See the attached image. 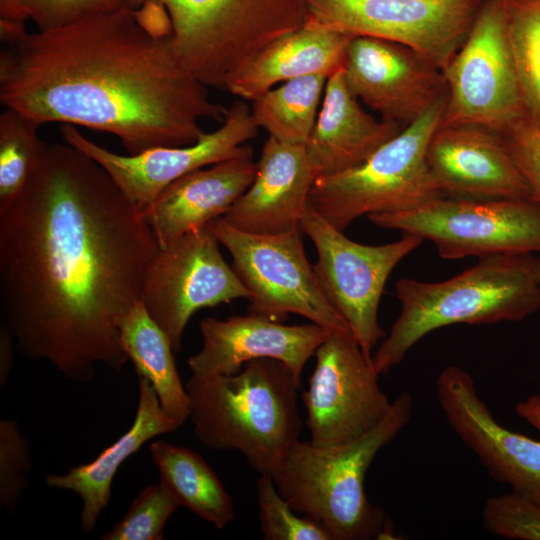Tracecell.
<instances>
[{
    "instance_id": "1",
    "label": "cell",
    "mask_w": 540,
    "mask_h": 540,
    "mask_svg": "<svg viewBox=\"0 0 540 540\" xmlns=\"http://www.w3.org/2000/svg\"><path fill=\"white\" fill-rule=\"evenodd\" d=\"M160 250L142 210L93 158L48 145L23 192L0 210L2 324L18 351L67 379L129 361L121 324Z\"/></svg>"
},
{
    "instance_id": "2",
    "label": "cell",
    "mask_w": 540,
    "mask_h": 540,
    "mask_svg": "<svg viewBox=\"0 0 540 540\" xmlns=\"http://www.w3.org/2000/svg\"><path fill=\"white\" fill-rule=\"evenodd\" d=\"M0 102L39 125L117 137L127 154L195 143L228 108L180 62L164 7L149 1L63 28L26 32L0 53Z\"/></svg>"
},
{
    "instance_id": "3",
    "label": "cell",
    "mask_w": 540,
    "mask_h": 540,
    "mask_svg": "<svg viewBox=\"0 0 540 540\" xmlns=\"http://www.w3.org/2000/svg\"><path fill=\"white\" fill-rule=\"evenodd\" d=\"M185 387L196 438L240 452L260 475L273 476L300 440L301 385L276 359L249 361L230 375H191Z\"/></svg>"
},
{
    "instance_id": "4",
    "label": "cell",
    "mask_w": 540,
    "mask_h": 540,
    "mask_svg": "<svg viewBox=\"0 0 540 540\" xmlns=\"http://www.w3.org/2000/svg\"><path fill=\"white\" fill-rule=\"evenodd\" d=\"M531 254L479 258L462 273L440 282L400 278L395 296L401 311L372 363L379 375L402 362L430 332L453 324L520 321L540 308V283Z\"/></svg>"
},
{
    "instance_id": "5",
    "label": "cell",
    "mask_w": 540,
    "mask_h": 540,
    "mask_svg": "<svg viewBox=\"0 0 540 540\" xmlns=\"http://www.w3.org/2000/svg\"><path fill=\"white\" fill-rule=\"evenodd\" d=\"M412 410V397L405 391L356 440L333 447L299 440L272 476L277 490L298 514L325 527L332 540L394 539L391 520L368 500L364 481L377 453L408 424Z\"/></svg>"
},
{
    "instance_id": "6",
    "label": "cell",
    "mask_w": 540,
    "mask_h": 540,
    "mask_svg": "<svg viewBox=\"0 0 540 540\" xmlns=\"http://www.w3.org/2000/svg\"><path fill=\"white\" fill-rule=\"evenodd\" d=\"M445 103L433 106L361 165L320 175L310 191L312 207L344 231L363 215L406 211L444 196L427 165L426 150Z\"/></svg>"
},
{
    "instance_id": "7",
    "label": "cell",
    "mask_w": 540,
    "mask_h": 540,
    "mask_svg": "<svg viewBox=\"0 0 540 540\" xmlns=\"http://www.w3.org/2000/svg\"><path fill=\"white\" fill-rule=\"evenodd\" d=\"M206 227L231 254L232 268L249 292L247 314L283 322L294 313L329 331L350 329L318 285L300 226L280 234H253L219 217Z\"/></svg>"
},
{
    "instance_id": "8",
    "label": "cell",
    "mask_w": 540,
    "mask_h": 540,
    "mask_svg": "<svg viewBox=\"0 0 540 540\" xmlns=\"http://www.w3.org/2000/svg\"><path fill=\"white\" fill-rule=\"evenodd\" d=\"M385 229L431 241L444 259L540 254V201L442 196L416 208L368 215Z\"/></svg>"
},
{
    "instance_id": "9",
    "label": "cell",
    "mask_w": 540,
    "mask_h": 540,
    "mask_svg": "<svg viewBox=\"0 0 540 540\" xmlns=\"http://www.w3.org/2000/svg\"><path fill=\"white\" fill-rule=\"evenodd\" d=\"M299 226L317 251V261L312 266L322 293L346 320L364 353L372 358L373 349L386 336L378 322L385 284L397 264L424 240L403 233L401 239L392 243L361 244L331 225L310 202Z\"/></svg>"
},
{
    "instance_id": "10",
    "label": "cell",
    "mask_w": 540,
    "mask_h": 540,
    "mask_svg": "<svg viewBox=\"0 0 540 540\" xmlns=\"http://www.w3.org/2000/svg\"><path fill=\"white\" fill-rule=\"evenodd\" d=\"M440 125H479L503 134L527 117L502 0H483L463 45L443 70Z\"/></svg>"
},
{
    "instance_id": "11",
    "label": "cell",
    "mask_w": 540,
    "mask_h": 540,
    "mask_svg": "<svg viewBox=\"0 0 540 540\" xmlns=\"http://www.w3.org/2000/svg\"><path fill=\"white\" fill-rule=\"evenodd\" d=\"M314 356L315 367L302 395L309 442L333 447L358 439L392 405L379 386L372 358L350 329L330 332Z\"/></svg>"
},
{
    "instance_id": "12",
    "label": "cell",
    "mask_w": 540,
    "mask_h": 540,
    "mask_svg": "<svg viewBox=\"0 0 540 540\" xmlns=\"http://www.w3.org/2000/svg\"><path fill=\"white\" fill-rule=\"evenodd\" d=\"M483 0H307L309 16L350 36L415 50L442 72L463 45Z\"/></svg>"
},
{
    "instance_id": "13",
    "label": "cell",
    "mask_w": 540,
    "mask_h": 540,
    "mask_svg": "<svg viewBox=\"0 0 540 540\" xmlns=\"http://www.w3.org/2000/svg\"><path fill=\"white\" fill-rule=\"evenodd\" d=\"M248 297L221 255L216 236L205 226L160 248L147 272L141 302L178 353L195 312Z\"/></svg>"
},
{
    "instance_id": "14",
    "label": "cell",
    "mask_w": 540,
    "mask_h": 540,
    "mask_svg": "<svg viewBox=\"0 0 540 540\" xmlns=\"http://www.w3.org/2000/svg\"><path fill=\"white\" fill-rule=\"evenodd\" d=\"M251 109L235 101L225 120L193 144L158 147L135 155L112 152L80 133L76 126L61 125L64 141L98 162L121 191L141 210L150 206L171 183L200 168L252 152L245 143L258 135Z\"/></svg>"
},
{
    "instance_id": "15",
    "label": "cell",
    "mask_w": 540,
    "mask_h": 540,
    "mask_svg": "<svg viewBox=\"0 0 540 540\" xmlns=\"http://www.w3.org/2000/svg\"><path fill=\"white\" fill-rule=\"evenodd\" d=\"M343 75L352 95L404 128L447 99L439 68L410 47L375 37L351 38Z\"/></svg>"
},
{
    "instance_id": "16",
    "label": "cell",
    "mask_w": 540,
    "mask_h": 540,
    "mask_svg": "<svg viewBox=\"0 0 540 540\" xmlns=\"http://www.w3.org/2000/svg\"><path fill=\"white\" fill-rule=\"evenodd\" d=\"M436 395L448 425L488 473L540 505V440L497 422L472 376L457 366L438 375Z\"/></svg>"
},
{
    "instance_id": "17",
    "label": "cell",
    "mask_w": 540,
    "mask_h": 540,
    "mask_svg": "<svg viewBox=\"0 0 540 540\" xmlns=\"http://www.w3.org/2000/svg\"><path fill=\"white\" fill-rule=\"evenodd\" d=\"M426 161L444 196L535 199L505 137L492 129L439 123L429 140Z\"/></svg>"
},
{
    "instance_id": "18",
    "label": "cell",
    "mask_w": 540,
    "mask_h": 540,
    "mask_svg": "<svg viewBox=\"0 0 540 540\" xmlns=\"http://www.w3.org/2000/svg\"><path fill=\"white\" fill-rule=\"evenodd\" d=\"M202 347L188 358L194 376L230 375L260 358L284 363L301 385L303 369L330 332L315 323L286 325L247 314L200 322Z\"/></svg>"
},
{
    "instance_id": "19",
    "label": "cell",
    "mask_w": 540,
    "mask_h": 540,
    "mask_svg": "<svg viewBox=\"0 0 540 540\" xmlns=\"http://www.w3.org/2000/svg\"><path fill=\"white\" fill-rule=\"evenodd\" d=\"M253 182L222 218L253 234H280L299 227L321 169L306 144L268 137Z\"/></svg>"
},
{
    "instance_id": "20",
    "label": "cell",
    "mask_w": 540,
    "mask_h": 540,
    "mask_svg": "<svg viewBox=\"0 0 540 540\" xmlns=\"http://www.w3.org/2000/svg\"><path fill=\"white\" fill-rule=\"evenodd\" d=\"M253 151L194 170L142 210L160 248L224 216L254 180Z\"/></svg>"
},
{
    "instance_id": "21",
    "label": "cell",
    "mask_w": 540,
    "mask_h": 540,
    "mask_svg": "<svg viewBox=\"0 0 540 540\" xmlns=\"http://www.w3.org/2000/svg\"><path fill=\"white\" fill-rule=\"evenodd\" d=\"M352 37L308 16L300 27L264 46L226 91L252 101L292 79L317 74L329 77L343 67Z\"/></svg>"
},
{
    "instance_id": "22",
    "label": "cell",
    "mask_w": 540,
    "mask_h": 540,
    "mask_svg": "<svg viewBox=\"0 0 540 540\" xmlns=\"http://www.w3.org/2000/svg\"><path fill=\"white\" fill-rule=\"evenodd\" d=\"M403 129L376 119L361 106L345 84L342 67L327 78L306 147L321 175H331L361 165Z\"/></svg>"
},
{
    "instance_id": "23",
    "label": "cell",
    "mask_w": 540,
    "mask_h": 540,
    "mask_svg": "<svg viewBox=\"0 0 540 540\" xmlns=\"http://www.w3.org/2000/svg\"><path fill=\"white\" fill-rule=\"evenodd\" d=\"M139 398L131 427L93 461L70 468L65 474H50L49 487L72 491L82 501L80 522L91 532L109 504L115 474L130 456L157 436L176 431L180 426L162 409L149 381L138 377Z\"/></svg>"
},
{
    "instance_id": "24",
    "label": "cell",
    "mask_w": 540,
    "mask_h": 540,
    "mask_svg": "<svg viewBox=\"0 0 540 540\" xmlns=\"http://www.w3.org/2000/svg\"><path fill=\"white\" fill-rule=\"evenodd\" d=\"M149 1L167 12L182 65L207 87L226 90L238 70L222 0H131L130 6Z\"/></svg>"
},
{
    "instance_id": "25",
    "label": "cell",
    "mask_w": 540,
    "mask_h": 540,
    "mask_svg": "<svg viewBox=\"0 0 540 540\" xmlns=\"http://www.w3.org/2000/svg\"><path fill=\"white\" fill-rule=\"evenodd\" d=\"M121 342L138 377L150 382L162 409L182 426L190 415L186 387L178 374L168 336L142 302L125 316L121 324Z\"/></svg>"
},
{
    "instance_id": "26",
    "label": "cell",
    "mask_w": 540,
    "mask_h": 540,
    "mask_svg": "<svg viewBox=\"0 0 540 540\" xmlns=\"http://www.w3.org/2000/svg\"><path fill=\"white\" fill-rule=\"evenodd\" d=\"M162 483L180 506L223 529L235 518L234 503L212 467L196 452L162 440L149 445Z\"/></svg>"
},
{
    "instance_id": "27",
    "label": "cell",
    "mask_w": 540,
    "mask_h": 540,
    "mask_svg": "<svg viewBox=\"0 0 540 540\" xmlns=\"http://www.w3.org/2000/svg\"><path fill=\"white\" fill-rule=\"evenodd\" d=\"M308 75L279 84L252 100L251 116L270 137L306 144L314 128L327 81Z\"/></svg>"
},
{
    "instance_id": "28",
    "label": "cell",
    "mask_w": 540,
    "mask_h": 540,
    "mask_svg": "<svg viewBox=\"0 0 540 540\" xmlns=\"http://www.w3.org/2000/svg\"><path fill=\"white\" fill-rule=\"evenodd\" d=\"M222 3L238 74L264 46L300 27L309 16L307 0H222Z\"/></svg>"
},
{
    "instance_id": "29",
    "label": "cell",
    "mask_w": 540,
    "mask_h": 540,
    "mask_svg": "<svg viewBox=\"0 0 540 540\" xmlns=\"http://www.w3.org/2000/svg\"><path fill=\"white\" fill-rule=\"evenodd\" d=\"M40 126L14 109L0 114V210L23 192L48 146Z\"/></svg>"
},
{
    "instance_id": "30",
    "label": "cell",
    "mask_w": 540,
    "mask_h": 540,
    "mask_svg": "<svg viewBox=\"0 0 540 540\" xmlns=\"http://www.w3.org/2000/svg\"><path fill=\"white\" fill-rule=\"evenodd\" d=\"M527 118L540 127V0H502Z\"/></svg>"
},
{
    "instance_id": "31",
    "label": "cell",
    "mask_w": 540,
    "mask_h": 540,
    "mask_svg": "<svg viewBox=\"0 0 540 540\" xmlns=\"http://www.w3.org/2000/svg\"><path fill=\"white\" fill-rule=\"evenodd\" d=\"M260 529L266 540H332L328 530L302 517L276 488L273 477L262 474L256 483Z\"/></svg>"
},
{
    "instance_id": "32",
    "label": "cell",
    "mask_w": 540,
    "mask_h": 540,
    "mask_svg": "<svg viewBox=\"0 0 540 540\" xmlns=\"http://www.w3.org/2000/svg\"><path fill=\"white\" fill-rule=\"evenodd\" d=\"M177 499L162 484L143 488L123 518L102 540H162L167 521L179 507Z\"/></svg>"
},
{
    "instance_id": "33",
    "label": "cell",
    "mask_w": 540,
    "mask_h": 540,
    "mask_svg": "<svg viewBox=\"0 0 540 540\" xmlns=\"http://www.w3.org/2000/svg\"><path fill=\"white\" fill-rule=\"evenodd\" d=\"M482 517L484 527L494 535L513 540H540V505L516 492L488 498Z\"/></svg>"
},
{
    "instance_id": "34",
    "label": "cell",
    "mask_w": 540,
    "mask_h": 540,
    "mask_svg": "<svg viewBox=\"0 0 540 540\" xmlns=\"http://www.w3.org/2000/svg\"><path fill=\"white\" fill-rule=\"evenodd\" d=\"M28 440L18 424L8 418L0 420V504L14 513L27 489L31 469Z\"/></svg>"
},
{
    "instance_id": "35",
    "label": "cell",
    "mask_w": 540,
    "mask_h": 540,
    "mask_svg": "<svg viewBox=\"0 0 540 540\" xmlns=\"http://www.w3.org/2000/svg\"><path fill=\"white\" fill-rule=\"evenodd\" d=\"M131 0H23L39 31H49L105 16L130 6Z\"/></svg>"
},
{
    "instance_id": "36",
    "label": "cell",
    "mask_w": 540,
    "mask_h": 540,
    "mask_svg": "<svg viewBox=\"0 0 540 540\" xmlns=\"http://www.w3.org/2000/svg\"><path fill=\"white\" fill-rule=\"evenodd\" d=\"M512 156L540 201V127L525 117L504 133Z\"/></svg>"
},
{
    "instance_id": "37",
    "label": "cell",
    "mask_w": 540,
    "mask_h": 540,
    "mask_svg": "<svg viewBox=\"0 0 540 540\" xmlns=\"http://www.w3.org/2000/svg\"><path fill=\"white\" fill-rule=\"evenodd\" d=\"M14 338L10 331L1 324L0 327V386L3 387L14 365Z\"/></svg>"
},
{
    "instance_id": "38",
    "label": "cell",
    "mask_w": 540,
    "mask_h": 540,
    "mask_svg": "<svg viewBox=\"0 0 540 540\" xmlns=\"http://www.w3.org/2000/svg\"><path fill=\"white\" fill-rule=\"evenodd\" d=\"M517 415L540 432V393L519 401L515 406Z\"/></svg>"
},
{
    "instance_id": "39",
    "label": "cell",
    "mask_w": 540,
    "mask_h": 540,
    "mask_svg": "<svg viewBox=\"0 0 540 540\" xmlns=\"http://www.w3.org/2000/svg\"><path fill=\"white\" fill-rule=\"evenodd\" d=\"M0 19L18 22L29 20L23 0H0Z\"/></svg>"
},
{
    "instance_id": "40",
    "label": "cell",
    "mask_w": 540,
    "mask_h": 540,
    "mask_svg": "<svg viewBox=\"0 0 540 540\" xmlns=\"http://www.w3.org/2000/svg\"><path fill=\"white\" fill-rule=\"evenodd\" d=\"M534 274L538 282L540 283V258L535 257L534 259Z\"/></svg>"
}]
</instances>
